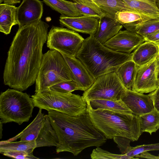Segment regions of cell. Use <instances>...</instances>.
<instances>
[{
    "mask_svg": "<svg viewBox=\"0 0 159 159\" xmlns=\"http://www.w3.org/2000/svg\"><path fill=\"white\" fill-rule=\"evenodd\" d=\"M49 27L41 19L19 28L7 53L3 74L5 85L22 92L35 83Z\"/></svg>",
    "mask_w": 159,
    "mask_h": 159,
    "instance_id": "cell-1",
    "label": "cell"
},
{
    "mask_svg": "<svg viewBox=\"0 0 159 159\" xmlns=\"http://www.w3.org/2000/svg\"><path fill=\"white\" fill-rule=\"evenodd\" d=\"M48 111L59 140L57 153L67 152L76 156L87 148L100 147L106 142L107 139L95 126L87 111L77 116Z\"/></svg>",
    "mask_w": 159,
    "mask_h": 159,
    "instance_id": "cell-2",
    "label": "cell"
},
{
    "mask_svg": "<svg viewBox=\"0 0 159 159\" xmlns=\"http://www.w3.org/2000/svg\"><path fill=\"white\" fill-rule=\"evenodd\" d=\"M132 53L113 51L100 42L94 36L84 39L76 57L95 80L99 76L116 71L125 62L132 60Z\"/></svg>",
    "mask_w": 159,
    "mask_h": 159,
    "instance_id": "cell-3",
    "label": "cell"
},
{
    "mask_svg": "<svg viewBox=\"0 0 159 159\" xmlns=\"http://www.w3.org/2000/svg\"><path fill=\"white\" fill-rule=\"evenodd\" d=\"M86 101L87 111L91 120L107 139L121 137L134 141L138 140L142 134L138 116L101 109H94L89 101Z\"/></svg>",
    "mask_w": 159,
    "mask_h": 159,
    "instance_id": "cell-4",
    "label": "cell"
},
{
    "mask_svg": "<svg viewBox=\"0 0 159 159\" xmlns=\"http://www.w3.org/2000/svg\"><path fill=\"white\" fill-rule=\"evenodd\" d=\"M72 80L70 70L62 54L50 49L43 54L35 80V93L48 90L61 82Z\"/></svg>",
    "mask_w": 159,
    "mask_h": 159,
    "instance_id": "cell-5",
    "label": "cell"
},
{
    "mask_svg": "<svg viewBox=\"0 0 159 159\" xmlns=\"http://www.w3.org/2000/svg\"><path fill=\"white\" fill-rule=\"evenodd\" d=\"M34 107L32 98L26 93L9 89L0 94V121L20 125L32 117Z\"/></svg>",
    "mask_w": 159,
    "mask_h": 159,
    "instance_id": "cell-6",
    "label": "cell"
},
{
    "mask_svg": "<svg viewBox=\"0 0 159 159\" xmlns=\"http://www.w3.org/2000/svg\"><path fill=\"white\" fill-rule=\"evenodd\" d=\"M34 107L53 110L71 116L85 113L87 104L82 96L72 93L64 94L49 89L31 96Z\"/></svg>",
    "mask_w": 159,
    "mask_h": 159,
    "instance_id": "cell-7",
    "label": "cell"
},
{
    "mask_svg": "<svg viewBox=\"0 0 159 159\" xmlns=\"http://www.w3.org/2000/svg\"><path fill=\"white\" fill-rule=\"evenodd\" d=\"M127 90L116 71H114L98 77L82 96L85 101L92 99L118 101L121 99Z\"/></svg>",
    "mask_w": 159,
    "mask_h": 159,
    "instance_id": "cell-8",
    "label": "cell"
},
{
    "mask_svg": "<svg viewBox=\"0 0 159 159\" xmlns=\"http://www.w3.org/2000/svg\"><path fill=\"white\" fill-rule=\"evenodd\" d=\"M84 39L75 31L69 29L53 26L48 33L47 47L62 54L76 57Z\"/></svg>",
    "mask_w": 159,
    "mask_h": 159,
    "instance_id": "cell-9",
    "label": "cell"
},
{
    "mask_svg": "<svg viewBox=\"0 0 159 159\" xmlns=\"http://www.w3.org/2000/svg\"><path fill=\"white\" fill-rule=\"evenodd\" d=\"M159 56L139 67L132 90L141 93H151L158 88Z\"/></svg>",
    "mask_w": 159,
    "mask_h": 159,
    "instance_id": "cell-10",
    "label": "cell"
},
{
    "mask_svg": "<svg viewBox=\"0 0 159 159\" xmlns=\"http://www.w3.org/2000/svg\"><path fill=\"white\" fill-rule=\"evenodd\" d=\"M145 41L144 38L138 34L126 30L120 31L103 44L115 51L131 53Z\"/></svg>",
    "mask_w": 159,
    "mask_h": 159,
    "instance_id": "cell-11",
    "label": "cell"
},
{
    "mask_svg": "<svg viewBox=\"0 0 159 159\" xmlns=\"http://www.w3.org/2000/svg\"><path fill=\"white\" fill-rule=\"evenodd\" d=\"M43 4L40 0H23L17 7L16 19L19 28L41 19Z\"/></svg>",
    "mask_w": 159,
    "mask_h": 159,
    "instance_id": "cell-12",
    "label": "cell"
},
{
    "mask_svg": "<svg viewBox=\"0 0 159 159\" xmlns=\"http://www.w3.org/2000/svg\"><path fill=\"white\" fill-rule=\"evenodd\" d=\"M99 20L98 17L83 15L74 17L61 15L59 19L61 25L75 32L92 36L97 30Z\"/></svg>",
    "mask_w": 159,
    "mask_h": 159,
    "instance_id": "cell-13",
    "label": "cell"
},
{
    "mask_svg": "<svg viewBox=\"0 0 159 159\" xmlns=\"http://www.w3.org/2000/svg\"><path fill=\"white\" fill-rule=\"evenodd\" d=\"M121 99L133 114L138 116L149 112L155 109L150 94H144L127 89Z\"/></svg>",
    "mask_w": 159,
    "mask_h": 159,
    "instance_id": "cell-14",
    "label": "cell"
},
{
    "mask_svg": "<svg viewBox=\"0 0 159 159\" xmlns=\"http://www.w3.org/2000/svg\"><path fill=\"white\" fill-rule=\"evenodd\" d=\"M71 71L72 80L75 82L84 91L93 84L95 80L93 77L82 63L76 57L62 54Z\"/></svg>",
    "mask_w": 159,
    "mask_h": 159,
    "instance_id": "cell-15",
    "label": "cell"
},
{
    "mask_svg": "<svg viewBox=\"0 0 159 159\" xmlns=\"http://www.w3.org/2000/svg\"><path fill=\"white\" fill-rule=\"evenodd\" d=\"M123 26L114 18L105 14L99 19L98 28L94 36L103 44L117 34Z\"/></svg>",
    "mask_w": 159,
    "mask_h": 159,
    "instance_id": "cell-16",
    "label": "cell"
},
{
    "mask_svg": "<svg viewBox=\"0 0 159 159\" xmlns=\"http://www.w3.org/2000/svg\"><path fill=\"white\" fill-rule=\"evenodd\" d=\"M132 53V60L139 67L159 56V47L154 43L146 41Z\"/></svg>",
    "mask_w": 159,
    "mask_h": 159,
    "instance_id": "cell-17",
    "label": "cell"
},
{
    "mask_svg": "<svg viewBox=\"0 0 159 159\" xmlns=\"http://www.w3.org/2000/svg\"><path fill=\"white\" fill-rule=\"evenodd\" d=\"M142 16L143 21L159 17L156 0H122Z\"/></svg>",
    "mask_w": 159,
    "mask_h": 159,
    "instance_id": "cell-18",
    "label": "cell"
},
{
    "mask_svg": "<svg viewBox=\"0 0 159 159\" xmlns=\"http://www.w3.org/2000/svg\"><path fill=\"white\" fill-rule=\"evenodd\" d=\"M42 109H39L33 120L22 131L6 140L13 142L20 139L21 141H35L44 123V115L42 113Z\"/></svg>",
    "mask_w": 159,
    "mask_h": 159,
    "instance_id": "cell-19",
    "label": "cell"
},
{
    "mask_svg": "<svg viewBox=\"0 0 159 159\" xmlns=\"http://www.w3.org/2000/svg\"><path fill=\"white\" fill-rule=\"evenodd\" d=\"M36 148L43 147H57L59 140L50 122L48 115H44L43 125L35 141Z\"/></svg>",
    "mask_w": 159,
    "mask_h": 159,
    "instance_id": "cell-20",
    "label": "cell"
},
{
    "mask_svg": "<svg viewBox=\"0 0 159 159\" xmlns=\"http://www.w3.org/2000/svg\"><path fill=\"white\" fill-rule=\"evenodd\" d=\"M17 7L5 3L0 4V31L5 34L11 32L12 26L18 25L16 19Z\"/></svg>",
    "mask_w": 159,
    "mask_h": 159,
    "instance_id": "cell-21",
    "label": "cell"
},
{
    "mask_svg": "<svg viewBox=\"0 0 159 159\" xmlns=\"http://www.w3.org/2000/svg\"><path fill=\"white\" fill-rule=\"evenodd\" d=\"M139 67L131 60L123 63L116 71L120 81L127 89L132 90Z\"/></svg>",
    "mask_w": 159,
    "mask_h": 159,
    "instance_id": "cell-22",
    "label": "cell"
},
{
    "mask_svg": "<svg viewBox=\"0 0 159 159\" xmlns=\"http://www.w3.org/2000/svg\"><path fill=\"white\" fill-rule=\"evenodd\" d=\"M123 26L126 30L136 32L144 38L149 34L159 31V17L126 24Z\"/></svg>",
    "mask_w": 159,
    "mask_h": 159,
    "instance_id": "cell-23",
    "label": "cell"
},
{
    "mask_svg": "<svg viewBox=\"0 0 159 159\" xmlns=\"http://www.w3.org/2000/svg\"><path fill=\"white\" fill-rule=\"evenodd\" d=\"M87 101H89L91 107L94 109H101L120 113L133 114L122 99L118 101L104 99H92Z\"/></svg>",
    "mask_w": 159,
    "mask_h": 159,
    "instance_id": "cell-24",
    "label": "cell"
},
{
    "mask_svg": "<svg viewBox=\"0 0 159 159\" xmlns=\"http://www.w3.org/2000/svg\"><path fill=\"white\" fill-rule=\"evenodd\" d=\"M42 0L47 6L61 15L69 17L82 16L73 2L66 0Z\"/></svg>",
    "mask_w": 159,
    "mask_h": 159,
    "instance_id": "cell-25",
    "label": "cell"
},
{
    "mask_svg": "<svg viewBox=\"0 0 159 159\" xmlns=\"http://www.w3.org/2000/svg\"><path fill=\"white\" fill-rule=\"evenodd\" d=\"M93 0L105 14L114 18L116 14L118 11H130L136 12L122 0Z\"/></svg>",
    "mask_w": 159,
    "mask_h": 159,
    "instance_id": "cell-26",
    "label": "cell"
},
{
    "mask_svg": "<svg viewBox=\"0 0 159 159\" xmlns=\"http://www.w3.org/2000/svg\"><path fill=\"white\" fill-rule=\"evenodd\" d=\"M140 129L142 133L151 135L159 129V112L155 109L152 111L139 116Z\"/></svg>",
    "mask_w": 159,
    "mask_h": 159,
    "instance_id": "cell-27",
    "label": "cell"
},
{
    "mask_svg": "<svg viewBox=\"0 0 159 159\" xmlns=\"http://www.w3.org/2000/svg\"><path fill=\"white\" fill-rule=\"evenodd\" d=\"M82 15L100 18L105 14L93 0H72Z\"/></svg>",
    "mask_w": 159,
    "mask_h": 159,
    "instance_id": "cell-28",
    "label": "cell"
},
{
    "mask_svg": "<svg viewBox=\"0 0 159 159\" xmlns=\"http://www.w3.org/2000/svg\"><path fill=\"white\" fill-rule=\"evenodd\" d=\"M36 148L35 141H20L9 142L7 140L0 142V153L4 152L23 151H33Z\"/></svg>",
    "mask_w": 159,
    "mask_h": 159,
    "instance_id": "cell-29",
    "label": "cell"
},
{
    "mask_svg": "<svg viewBox=\"0 0 159 159\" xmlns=\"http://www.w3.org/2000/svg\"><path fill=\"white\" fill-rule=\"evenodd\" d=\"M115 19L122 25L137 21H143V17L140 14L137 12L130 11L117 12L115 15Z\"/></svg>",
    "mask_w": 159,
    "mask_h": 159,
    "instance_id": "cell-30",
    "label": "cell"
},
{
    "mask_svg": "<svg viewBox=\"0 0 159 159\" xmlns=\"http://www.w3.org/2000/svg\"><path fill=\"white\" fill-rule=\"evenodd\" d=\"M92 159H133L136 158L125 154H118L112 153L102 149L100 147H96L90 155Z\"/></svg>",
    "mask_w": 159,
    "mask_h": 159,
    "instance_id": "cell-31",
    "label": "cell"
},
{
    "mask_svg": "<svg viewBox=\"0 0 159 159\" xmlns=\"http://www.w3.org/2000/svg\"><path fill=\"white\" fill-rule=\"evenodd\" d=\"M49 89L64 94H68L76 90H80L81 88L73 80L65 81L56 84L52 86Z\"/></svg>",
    "mask_w": 159,
    "mask_h": 159,
    "instance_id": "cell-32",
    "label": "cell"
},
{
    "mask_svg": "<svg viewBox=\"0 0 159 159\" xmlns=\"http://www.w3.org/2000/svg\"><path fill=\"white\" fill-rule=\"evenodd\" d=\"M159 143L143 144L133 147L126 155L133 157L143 152L150 151L159 150Z\"/></svg>",
    "mask_w": 159,
    "mask_h": 159,
    "instance_id": "cell-33",
    "label": "cell"
},
{
    "mask_svg": "<svg viewBox=\"0 0 159 159\" xmlns=\"http://www.w3.org/2000/svg\"><path fill=\"white\" fill-rule=\"evenodd\" d=\"M33 152L15 151L4 152L1 154L5 156L17 159H39L34 155Z\"/></svg>",
    "mask_w": 159,
    "mask_h": 159,
    "instance_id": "cell-34",
    "label": "cell"
},
{
    "mask_svg": "<svg viewBox=\"0 0 159 159\" xmlns=\"http://www.w3.org/2000/svg\"><path fill=\"white\" fill-rule=\"evenodd\" d=\"M113 139L122 154L126 155L133 147L130 144L131 141L128 139L121 137H115Z\"/></svg>",
    "mask_w": 159,
    "mask_h": 159,
    "instance_id": "cell-35",
    "label": "cell"
},
{
    "mask_svg": "<svg viewBox=\"0 0 159 159\" xmlns=\"http://www.w3.org/2000/svg\"><path fill=\"white\" fill-rule=\"evenodd\" d=\"M155 109L159 112V85L155 91L150 93Z\"/></svg>",
    "mask_w": 159,
    "mask_h": 159,
    "instance_id": "cell-36",
    "label": "cell"
},
{
    "mask_svg": "<svg viewBox=\"0 0 159 159\" xmlns=\"http://www.w3.org/2000/svg\"><path fill=\"white\" fill-rule=\"evenodd\" d=\"M144 39L145 41H148L156 43L159 41V31L146 35Z\"/></svg>",
    "mask_w": 159,
    "mask_h": 159,
    "instance_id": "cell-37",
    "label": "cell"
},
{
    "mask_svg": "<svg viewBox=\"0 0 159 159\" xmlns=\"http://www.w3.org/2000/svg\"><path fill=\"white\" fill-rule=\"evenodd\" d=\"M135 157L136 158H144L148 159H159V155L158 156H156L151 154L148 152H145L136 155Z\"/></svg>",
    "mask_w": 159,
    "mask_h": 159,
    "instance_id": "cell-38",
    "label": "cell"
},
{
    "mask_svg": "<svg viewBox=\"0 0 159 159\" xmlns=\"http://www.w3.org/2000/svg\"><path fill=\"white\" fill-rule=\"evenodd\" d=\"M20 0H0V4L2 2L4 3L9 5H13L20 2Z\"/></svg>",
    "mask_w": 159,
    "mask_h": 159,
    "instance_id": "cell-39",
    "label": "cell"
},
{
    "mask_svg": "<svg viewBox=\"0 0 159 159\" xmlns=\"http://www.w3.org/2000/svg\"><path fill=\"white\" fill-rule=\"evenodd\" d=\"M0 139H1L2 138V122L0 121Z\"/></svg>",
    "mask_w": 159,
    "mask_h": 159,
    "instance_id": "cell-40",
    "label": "cell"
},
{
    "mask_svg": "<svg viewBox=\"0 0 159 159\" xmlns=\"http://www.w3.org/2000/svg\"><path fill=\"white\" fill-rule=\"evenodd\" d=\"M156 3L157 7L159 9V0H156Z\"/></svg>",
    "mask_w": 159,
    "mask_h": 159,
    "instance_id": "cell-41",
    "label": "cell"
},
{
    "mask_svg": "<svg viewBox=\"0 0 159 159\" xmlns=\"http://www.w3.org/2000/svg\"><path fill=\"white\" fill-rule=\"evenodd\" d=\"M158 80L159 83V69L158 72Z\"/></svg>",
    "mask_w": 159,
    "mask_h": 159,
    "instance_id": "cell-42",
    "label": "cell"
},
{
    "mask_svg": "<svg viewBox=\"0 0 159 159\" xmlns=\"http://www.w3.org/2000/svg\"><path fill=\"white\" fill-rule=\"evenodd\" d=\"M156 43V44H157L158 46H159V41H158L157 42V43Z\"/></svg>",
    "mask_w": 159,
    "mask_h": 159,
    "instance_id": "cell-43",
    "label": "cell"
}]
</instances>
